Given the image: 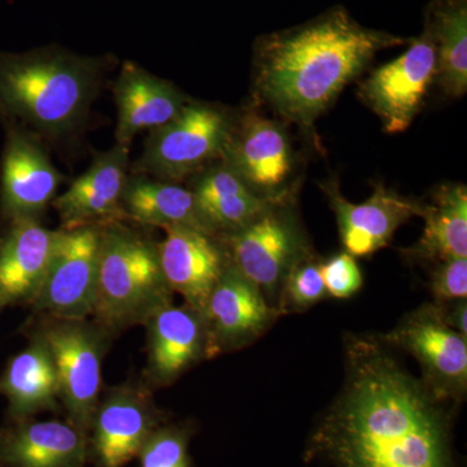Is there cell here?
<instances>
[{
	"instance_id": "6da1fadb",
	"label": "cell",
	"mask_w": 467,
	"mask_h": 467,
	"mask_svg": "<svg viewBox=\"0 0 467 467\" xmlns=\"http://www.w3.org/2000/svg\"><path fill=\"white\" fill-rule=\"evenodd\" d=\"M346 356V382L310 438V459L334 467H460L448 401L384 342L350 337Z\"/></svg>"
},
{
	"instance_id": "7a4b0ae2",
	"label": "cell",
	"mask_w": 467,
	"mask_h": 467,
	"mask_svg": "<svg viewBox=\"0 0 467 467\" xmlns=\"http://www.w3.org/2000/svg\"><path fill=\"white\" fill-rule=\"evenodd\" d=\"M409 39L368 29L342 7L256 45V88L285 119L308 126L378 52Z\"/></svg>"
},
{
	"instance_id": "3957f363",
	"label": "cell",
	"mask_w": 467,
	"mask_h": 467,
	"mask_svg": "<svg viewBox=\"0 0 467 467\" xmlns=\"http://www.w3.org/2000/svg\"><path fill=\"white\" fill-rule=\"evenodd\" d=\"M98 61L57 48L0 52V113L47 133L81 119L97 86Z\"/></svg>"
},
{
	"instance_id": "277c9868",
	"label": "cell",
	"mask_w": 467,
	"mask_h": 467,
	"mask_svg": "<svg viewBox=\"0 0 467 467\" xmlns=\"http://www.w3.org/2000/svg\"><path fill=\"white\" fill-rule=\"evenodd\" d=\"M158 244L121 225L101 229L99 272L92 321L110 334L143 325L173 303Z\"/></svg>"
},
{
	"instance_id": "5b68a950",
	"label": "cell",
	"mask_w": 467,
	"mask_h": 467,
	"mask_svg": "<svg viewBox=\"0 0 467 467\" xmlns=\"http://www.w3.org/2000/svg\"><path fill=\"white\" fill-rule=\"evenodd\" d=\"M57 367L60 404L67 422L88 435L101 395V364L112 335L88 319L45 316L36 328Z\"/></svg>"
},
{
	"instance_id": "8992f818",
	"label": "cell",
	"mask_w": 467,
	"mask_h": 467,
	"mask_svg": "<svg viewBox=\"0 0 467 467\" xmlns=\"http://www.w3.org/2000/svg\"><path fill=\"white\" fill-rule=\"evenodd\" d=\"M100 239L101 229L92 223L60 230L50 266L32 303L36 313L64 319L91 317Z\"/></svg>"
},
{
	"instance_id": "52a82bcc",
	"label": "cell",
	"mask_w": 467,
	"mask_h": 467,
	"mask_svg": "<svg viewBox=\"0 0 467 467\" xmlns=\"http://www.w3.org/2000/svg\"><path fill=\"white\" fill-rule=\"evenodd\" d=\"M143 165L165 181H180L223 153L232 126L221 110L186 103L168 124L152 131Z\"/></svg>"
},
{
	"instance_id": "ba28073f",
	"label": "cell",
	"mask_w": 467,
	"mask_h": 467,
	"mask_svg": "<svg viewBox=\"0 0 467 467\" xmlns=\"http://www.w3.org/2000/svg\"><path fill=\"white\" fill-rule=\"evenodd\" d=\"M384 343L410 353L420 362L423 382L442 400L465 396L467 337L445 324L436 304L408 315Z\"/></svg>"
},
{
	"instance_id": "9c48e42d",
	"label": "cell",
	"mask_w": 467,
	"mask_h": 467,
	"mask_svg": "<svg viewBox=\"0 0 467 467\" xmlns=\"http://www.w3.org/2000/svg\"><path fill=\"white\" fill-rule=\"evenodd\" d=\"M229 250L230 263L263 291L275 309L285 275L308 252L295 221L276 211L275 205L229 233Z\"/></svg>"
},
{
	"instance_id": "30bf717a",
	"label": "cell",
	"mask_w": 467,
	"mask_h": 467,
	"mask_svg": "<svg viewBox=\"0 0 467 467\" xmlns=\"http://www.w3.org/2000/svg\"><path fill=\"white\" fill-rule=\"evenodd\" d=\"M436 69L435 45L423 30L410 39V47L401 57L378 67L362 82L359 97L382 119L387 133H402L420 112Z\"/></svg>"
},
{
	"instance_id": "8fae6325",
	"label": "cell",
	"mask_w": 467,
	"mask_h": 467,
	"mask_svg": "<svg viewBox=\"0 0 467 467\" xmlns=\"http://www.w3.org/2000/svg\"><path fill=\"white\" fill-rule=\"evenodd\" d=\"M161 423L150 386L126 383L100 395L88 447L98 467H124Z\"/></svg>"
},
{
	"instance_id": "7c38bea8",
	"label": "cell",
	"mask_w": 467,
	"mask_h": 467,
	"mask_svg": "<svg viewBox=\"0 0 467 467\" xmlns=\"http://www.w3.org/2000/svg\"><path fill=\"white\" fill-rule=\"evenodd\" d=\"M279 315L263 291L229 261L202 309L208 358L254 343Z\"/></svg>"
},
{
	"instance_id": "4fadbf2b",
	"label": "cell",
	"mask_w": 467,
	"mask_h": 467,
	"mask_svg": "<svg viewBox=\"0 0 467 467\" xmlns=\"http://www.w3.org/2000/svg\"><path fill=\"white\" fill-rule=\"evenodd\" d=\"M147 330L149 386H169L193 365L208 358L207 326L199 310L173 303L143 324Z\"/></svg>"
},
{
	"instance_id": "5bb4252c",
	"label": "cell",
	"mask_w": 467,
	"mask_h": 467,
	"mask_svg": "<svg viewBox=\"0 0 467 467\" xmlns=\"http://www.w3.org/2000/svg\"><path fill=\"white\" fill-rule=\"evenodd\" d=\"M60 174L33 138L9 130L0 171V211L9 221L38 218L54 202Z\"/></svg>"
},
{
	"instance_id": "9a60e30c",
	"label": "cell",
	"mask_w": 467,
	"mask_h": 467,
	"mask_svg": "<svg viewBox=\"0 0 467 467\" xmlns=\"http://www.w3.org/2000/svg\"><path fill=\"white\" fill-rule=\"evenodd\" d=\"M223 153L229 168L261 198L273 201L290 178L292 152L287 135L264 117L248 116L235 134L230 133Z\"/></svg>"
},
{
	"instance_id": "2e32d148",
	"label": "cell",
	"mask_w": 467,
	"mask_h": 467,
	"mask_svg": "<svg viewBox=\"0 0 467 467\" xmlns=\"http://www.w3.org/2000/svg\"><path fill=\"white\" fill-rule=\"evenodd\" d=\"M158 244L160 265L173 294L184 304L202 313L229 257L213 242L211 234L190 227H168Z\"/></svg>"
},
{
	"instance_id": "e0dca14e",
	"label": "cell",
	"mask_w": 467,
	"mask_h": 467,
	"mask_svg": "<svg viewBox=\"0 0 467 467\" xmlns=\"http://www.w3.org/2000/svg\"><path fill=\"white\" fill-rule=\"evenodd\" d=\"M326 195L337 217L344 248L353 257L382 250L402 223L422 212V205L383 184H377L370 198L359 204L347 201L335 187H326Z\"/></svg>"
},
{
	"instance_id": "ac0fdd59",
	"label": "cell",
	"mask_w": 467,
	"mask_h": 467,
	"mask_svg": "<svg viewBox=\"0 0 467 467\" xmlns=\"http://www.w3.org/2000/svg\"><path fill=\"white\" fill-rule=\"evenodd\" d=\"M58 232L38 218L11 221L0 236V299L3 306L32 304L50 266Z\"/></svg>"
},
{
	"instance_id": "d6986e66",
	"label": "cell",
	"mask_w": 467,
	"mask_h": 467,
	"mask_svg": "<svg viewBox=\"0 0 467 467\" xmlns=\"http://www.w3.org/2000/svg\"><path fill=\"white\" fill-rule=\"evenodd\" d=\"M88 435L60 420H20L0 434V465L85 467Z\"/></svg>"
},
{
	"instance_id": "ffe728a7",
	"label": "cell",
	"mask_w": 467,
	"mask_h": 467,
	"mask_svg": "<svg viewBox=\"0 0 467 467\" xmlns=\"http://www.w3.org/2000/svg\"><path fill=\"white\" fill-rule=\"evenodd\" d=\"M116 140L129 147L135 135L156 130L174 119L186 100L173 85L133 63H125L115 88Z\"/></svg>"
},
{
	"instance_id": "44dd1931",
	"label": "cell",
	"mask_w": 467,
	"mask_h": 467,
	"mask_svg": "<svg viewBox=\"0 0 467 467\" xmlns=\"http://www.w3.org/2000/svg\"><path fill=\"white\" fill-rule=\"evenodd\" d=\"M128 159L129 147L116 144L98 156L91 167L55 199V208L67 229L91 225L95 220L121 212Z\"/></svg>"
},
{
	"instance_id": "7402d4cb",
	"label": "cell",
	"mask_w": 467,
	"mask_h": 467,
	"mask_svg": "<svg viewBox=\"0 0 467 467\" xmlns=\"http://www.w3.org/2000/svg\"><path fill=\"white\" fill-rule=\"evenodd\" d=\"M0 396L16 422L30 420L42 411H57L60 387L50 347L33 331L26 349L9 359L0 374Z\"/></svg>"
},
{
	"instance_id": "603a6c76",
	"label": "cell",
	"mask_w": 467,
	"mask_h": 467,
	"mask_svg": "<svg viewBox=\"0 0 467 467\" xmlns=\"http://www.w3.org/2000/svg\"><path fill=\"white\" fill-rule=\"evenodd\" d=\"M192 193L202 223L211 233L235 232L275 205V202L252 192L229 167L209 171Z\"/></svg>"
},
{
	"instance_id": "cb8c5ba5",
	"label": "cell",
	"mask_w": 467,
	"mask_h": 467,
	"mask_svg": "<svg viewBox=\"0 0 467 467\" xmlns=\"http://www.w3.org/2000/svg\"><path fill=\"white\" fill-rule=\"evenodd\" d=\"M425 229L409 254L430 263L467 259V190L463 184L442 186L422 207Z\"/></svg>"
},
{
	"instance_id": "d4e9b609",
	"label": "cell",
	"mask_w": 467,
	"mask_h": 467,
	"mask_svg": "<svg viewBox=\"0 0 467 467\" xmlns=\"http://www.w3.org/2000/svg\"><path fill=\"white\" fill-rule=\"evenodd\" d=\"M121 211L143 225L162 229L190 227L212 235L199 214L193 193L167 181L161 182L146 178L126 181Z\"/></svg>"
},
{
	"instance_id": "484cf974",
	"label": "cell",
	"mask_w": 467,
	"mask_h": 467,
	"mask_svg": "<svg viewBox=\"0 0 467 467\" xmlns=\"http://www.w3.org/2000/svg\"><path fill=\"white\" fill-rule=\"evenodd\" d=\"M425 30L436 48V79L450 97L467 90V0H430Z\"/></svg>"
},
{
	"instance_id": "4316f807",
	"label": "cell",
	"mask_w": 467,
	"mask_h": 467,
	"mask_svg": "<svg viewBox=\"0 0 467 467\" xmlns=\"http://www.w3.org/2000/svg\"><path fill=\"white\" fill-rule=\"evenodd\" d=\"M328 296L321 275V261L309 251L285 275L278 299L279 313L304 312Z\"/></svg>"
},
{
	"instance_id": "83f0119b",
	"label": "cell",
	"mask_w": 467,
	"mask_h": 467,
	"mask_svg": "<svg viewBox=\"0 0 467 467\" xmlns=\"http://www.w3.org/2000/svg\"><path fill=\"white\" fill-rule=\"evenodd\" d=\"M189 431L180 426H159L140 450V467H192Z\"/></svg>"
},
{
	"instance_id": "f1b7e54d",
	"label": "cell",
	"mask_w": 467,
	"mask_h": 467,
	"mask_svg": "<svg viewBox=\"0 0 467 467\" xmlns=\"http://www.w3.org/2000/svg\"><path fill=\"white\" fill-rule=\"evenodd\" d=\"M321 275L326 292L335 299H349L361 290L364 282L358 261L348 252L321 263Z\"/></svg>"
},
{
	"instance_id": "f546056e",
	"label": "cell",
	"mask_w": 467,
	"mask_h": 467,
	"mask_svg": "<svg viewBox=\"0 0 467 467\" xmlns=\"http://www.w3.org/2000/svg\"><path fill=\"white\" fill-rule=\"evenodd\" d=\"M430 290L435 303L466 299L467 297V259L441 261L435 264L430 279Z\"/></svg>"
},
{
	"instance_id": "4dcf8cb0",
	"label": "cell",
	"mask_w": 467,
	"mask_h": 467,
	"mask_svg": "<svg viewBox=\"0 0 467 467\" xmlns=\"http://www.w3.org/2000/svg\"><path fill=\"white\" fill-rule=\"evenodd\" d=\"M445 324L467 337V303L466 299L435 303Z\"/></svg>"
},
{
	"instance_id": "1f68e13d",
	"label": "cell",
	"mask_w": 467,
	"mask_h": 467,
	"mask_svg": "<svg viewBox=\"0 0 467 467\" xmlns=\"http://www.w3.org/2000/svg\"><path fill=\"white\" fill-rule=\"evenodd\" d=\"M3 308L2 299H0V309Z\"/></svg>"
}]
</instances>
